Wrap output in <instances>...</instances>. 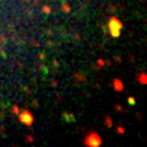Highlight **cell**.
<instances>
[{"mask_svg": "<svg viewBox=\"0 0 147 147\" xmlns=\"http://www.w3.org/2000/svg\"><path fill=\"white\" fill-rule=\"evenodd\" d=\"M21 120H23V122H26L27 125H30V123H32V119H30V113H27V111H26L24 114H23V117H21Z\"/></svg>", "mask_w": 147, "mask_h": 147, "instance_id": "2", "label": "cell"}, {"mask_svg": "<svg viewBox=\"0 0 147 147\" xmlns=\"http://www.w3.org/2000/svg\"><path fill=\"white\" fill-rule=\"evenodd\" d=\"M86 144H89V146H99V144H101V138H99L98 135H90L87 140H86Z\"/></svg>", "mask_w": 147, "mask_h": 147, "instance_id": "1", "label": "cell"}]
</instances>
